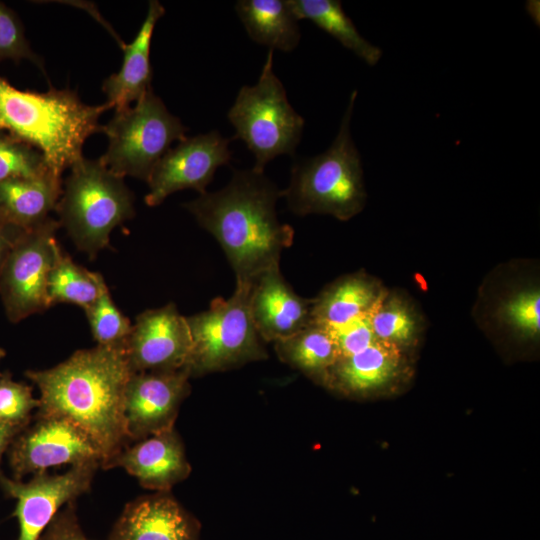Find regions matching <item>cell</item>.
<instances>
[{"label":"cell","instance_id":"cell-1","mask_svg":"<svg viewBox=\"0 0 540 540\" xmlns=\"http://www.w3.org/2000/svg\"><path fill=\"white\" fill-rule=\"evenodd\" d=\"M133 371L124 348L97 345L25 376L40 392L36 413L68 418L84 430L103 455L102 466L130 444L124 401Z\"/></svg>","mask_w":540,"mask_h":540},{"label":"cell","instance_id":"cell-2","mask_svg":"<svg viewBox=\"0 0 540 540\" xmlns=\"http://www.w3.org/2000/svg\"><path fill=\"white\" fill-rule=\"evenodd\" d=\"M279 198L281 190L264 172L234 170L226 186L183 206L217 240L236 283H251L279 266L282 252L293 243L294 229L277 216Z\"/></svg>","mask_w":540,"mask_h":540},{"label":"cell","instance_id":"cell-3","mask_svg":"<svg viewBox=\"0 0 540 540\" xmlns=\"http://www.w3.org/2000/svg\"><path fill=\"white\" fill-rule=\"evenodd\" d=\"M109 109L106 102L85 104L69 89L22 91L0 77V130L38 149L60 176L83 157L85 141L101 131L99 118Z\"/></svg>","mask_w":540,"mask_h":540},{"label":"cell","instance_id":"cell-4","mask_svg":"<svg viewBox=\"0 0 540 540\" xmlns=\"http://www.w3.org/2000/svg\"><path fill=\"white\" fill-rule=\"evenodd\" d=\"M356 97L354 90L329 148L292 165L281 197L293 214H327L347 221L363 210L367 198L363 168L350 130Z\"/></svg>","mask_w":540,"mask_h":540},{"label":"cell","instance_id":"cell-5","mask_svg":"<svg viewBox=\"0 0 540 540\" xmlns=\"http://www.w3.org/2000/svg\"><path fill=\"white\" fill-rule=\"evenodd\" d=\"M56 206L60 226L75 246L94 259L109 245L112 230L135 215L134 195L123 177L99 159L71 166Z\"/></svg>","mask_w":540,"mask_h":540},{"label":"cell","instance_id":"cell-6","mask_svg":"<svg viewBox=\"0 0 540 540\" xmlns=\"http://www.w3.org/2000/svg\"><path fill=\"white\" fill-rule=\"evenodd\" d=\"M251 283H236L231 297H217L208 309L186 317L192 347L185 369L190 377L222 372L267 358L249 309Z\"/></svg>","mask_w":540,"mask_h":540},{"label":"cell","instance_id":"cell-7","mask_svg":"<svg viewBox=\"0 0 540 540\" xmlns=\"http://www.w3.org/2000/svg\"><path fill=\"white\" fill-rule=\"evenodd\" d=\"M227 118L235 128V138L254 155V171L263 173L275 157L295 153L305 120L291 106L274 72L273 50L267 53L257 83L240 88Z\"/></svg>","mask_w":540,"mask_h":540},{"label":"cell","instance_id":"cell-8","mask_svg":"<svg viewBox=\"0 0 540 540\" xmlns=\"http://www.w3.org/2000/svg\"><path fill=\"white\" fill-rule=\"evenodd\" d=\"M186 131L187 127L150 88L134 106L115 111L113 118L101 126L108 146L99 160L118 176L147 182L171 144L186 138Z\"/></svg>","mask_w":540,"mask_h":540},{"label":"cell","instance_id":"cell-9","mask_svg":"<svg viewBox=\"0 0 540 540\" xmlns=\"http://www.w3.org/2000/svg\"><path fill=\"white\" fill-rule=\"evenodd\" d=\"M59 221L19 229L0 267V297L11 323L50 307L47 284L57 246Z\"/></svg>","mask_w":540,"mask_h":540},{"label":"cell","instance_id":"cell-10","mask_svg":"<svg viewBox=\"0 0 540 540\" xmlns=\"http://www.w3.org/2000/svg\"><path fill=\"white\" fill-rule=\"evenodd\" d=\"M7 455L17 480L55 466L95 463L101 468L103 463L100 449L78 425L62 416L37 413L13 439Z\"/></svg>","mask_w":540,"mask_h":540},{"label":"cell","instance_id":"cell-11","mask_svg":"<svg viewBox=\"0 0 540 540\" xmlns=\"http://www.w3.org/2000/svg\"><path fill=\"white\" fill-rule=\"evenodd\" d=\"M98 464L71 466L63 474L47 471L33 475L28 481L9 478L0 472V488L16 500L13 516L17 518V540H39L45 529L68 503L88 492Z\"/></svg>","mask_w":540,"mask_h":540},{"label":"cell","instance_id":"cell-12","mask_svg":"<svg viewBox=\"0 0 540 540\" xmlns=\"http://www.w3.org/2000/svg\"><path fill=\"white\" fill-rule=\"evenodd\" d=\"M230 141L216 130L179 141L153 168L146 204L158 206L170 194L184 189L206 192L216 170L231 161Z\"/></svg>","mask_w":540,"mask_h":540},{"label":"cell","instance_id":"cell-13","mask_svg":"<svg viewBox=\"0 0 540 540\" xmlns=\"http://www.w3.org/2000/svg\"><path fill=\"white\" fill-rule=\"evenodd\" d=\"M186 369L133 373L124 401L130 443L174 428L183 401L191 392Z\"/></svg>","mask_w":540,"mask_h":540},{"label":"cell","instance_id":"cell-14","mask_svg":"<svg viewBox=\"0 0 540 540\" xmlns=\"http://www.w3.org/2000/svg\"><path fill=\"white\" fill-rule=\"evenodd\" d=\"M192 347L190 328L174 303L140 313L125 343L133 373L185 369Z\"/></svg>","mask_w":540,"mask_h":540},{"label":"cell","instance_id":"cell-15","mask_svg":"<svg viewBox=\"0 0 540 540\" xmlns=\"http://www.w3.org/2000/svg\"><path fill=\"white\" fill-rule=\"evenodd\" d=\"M107 540H201L199 520L170 492L128 502Z\"/></svg>","mask_w":540,"mask_h":540},{"label":"cell","instance_id":"cell-16","mask_svg":"<svg viewBox=\"0 0 540 540\" xmlns=\"http://www.w3.org/2000/svg\"><path fill=\"white\" fill-rule=\"evenodd\" d=\"M116 467L125 469L143 488L154 492H170L192 471L175 428L130 443L102 469Z\"/></svg>","mask_w":540,"mask_h":540},{"label":"cell","instance_id":"cell-17","mask_svg":"<svg viewBox=\"0 0 540 540\" xmlns=\"http://www.w3.org/2000/svg\"><path fill=\"white\" fill-rule=\"evenodd\" d=\"M312 299L299 296L284 279L280 266L251 282L249 309L264 342L288 338L311 323Z\"/></svg>","mask_w":540,"mask_h":540},{"label":"cell","instance_id":"cell-18","mask_svg":"<svg viewBox=\"0 0 540 540\" xmlns=\"http://www.w3.org/2000/svg\"><path fill=\"white\" fill-rule=\"evenodd\" d=\"M405 368L403 351L376 339L364 350L339 358L325 386L348 396H364L396 382Z\"/></svg>","mask_w":540,"mask_h":540},{"label":"cell","instance_id":"cell-19","mask_svg":"<svg viewBox=\"0 0 540 540\" xmlns=\"http://www.w3.org/2000/svg\"><path fill=\"white\" fill-rule=\"evenodd\" d=\"M164 14L165 8L159 1H149L146 17L134 40L122 46L124 56L119 71L104 80L102 91L106 103L115 111L130 107L152 88L151 40L156 23Z\"/></svg>","mask_w":540,"mask_h":540},{"label":"cell","instance_id":"cell-20","mask_svg":"<svg viewBox=\"0 0 540 540\" xmlns=\"http://www.w3.org/2000/svg\"><path fill=\"white\" fill-rule=\"evenodd\" d=\"M386 292L379 281L364 272L328 284L311 305V322L333 330L369 314Z\"/></svg>","mask_w":540,"mask_h":540},{"label":"cell","instance_id":"cell-21","mask_svg":"<svg viewBox=\"0 0 540 540\" xmlns=\"http://www.w3.org/2000/svg\"><path fill=\"white\" fill-rule=\"evenodd\" d=\"M62 190L61 176L54 171L0 181V212L8 225L23 230L33 228L56 209Z\"/></svg>","mask_w":540,"mask_h":540},{"label":"cell","instance_id":"cell-22","mask_svg":"<svg viewBox=\"0 0 540 540\" xmlns=\"http://www.w3.org/2000/svg\"><path fill=\"white\" fill-rule=\"evenodd\" d=\"M235 11L254 42L283 52L298 46L299 20L288 0H239Z\"/></svg>","mask_w":540,"mask_h":540},{"label":"cell","instance_id":"cell-23","mask_svg":"<svg viewBox=\"0 0 540 540\" xmlns=\"http://www.w3.org/2000/svg\"><path fill=\"white\" fill-rule=\"evenodd\" d=\"M274 350L283 363L323 385L339 359L331 332L313 322L294 335L274 342Z\"/></svg>","mask_w":540,"mask_h":540},{"label":"cell","instance_id":"cell-24","mask_svg":"<svg viewBox=\"0 0 540 540\" xmlns=\"http://www.w3.org/2000/svg\"><path fill=\"white\" fill-rule=\"evenodd\" d=\"M288 3L298 20L311 21L368 65L379 62L383 51L358 32L339 0H288Z\"/></svg>","mask_w":540,"mask_h":540},{"label":"cell","instance_id":"cell-25","mask_svg":"<svg viewBox=\"0 0 540 540\" xmlns=\"http://www.w3.org/2000/svg\"><path fill=\"white\" fill-rule=\"evenodd\" d=\"M106 288L101 274L78 265L60 245L57 246L47 284L50 307L58 303H68L85 310Z\"/></svg>","mask_w":540,"mask_h":540},{"label":"cell","instance_id":"cell-26","mask_svg":"<svg viewBox=\"0 0 540 540\" xmlns=\"http://www.w3.org/2000/svg\"><path fill=\"white\" fill-rule=\"evenodd\" d=\"M377 340L404 352L418 341L422 321L413 305L399 293L385 292L369 315Z\"/></svg>","mask_w":540,"mask_h":540},{"label":"cell","instance_id":"cell-27","mask_svg":"<svg viewBox=\"0 0 540 540\" xmlns=\"http://www.w3.org/2000/svg\"><path fill=\"white\" fill-rule=\"evenodd\" d=\"M84 312L97 345L125 347L132 324L115 305L108 287Z\"/></svg>","mask_w":540,"mask_h":540},{"label":"cell","instance_id":"cell-28","mask_svg":"<svg viewBox=\"0 0 540 540\" xmlns=\"http://www.w3.org/2000/svg\"><path fill=\"white\" fill-rule=\"evenodd\" d=\"M53 171L32 145L0 130V181L30 178Z\"/></svg>","mask_w":540,"mask_h":540},{"label":"cell","instance_id":"cell-29","mask_svg":"<svg viewBox=\"0 0 540 540\" xmlns=\"http://www.w3.org/2000/svg\"><path fill=\"white\" fill-rule=\"evenodd\" d=\"M499 318L511 331L525 339H536L540 332V292L538 287L523 288L502 302Z\"/></svg>","mask_w":540,"mask_h":540},{"label":"cell","instance_id":"cell-30","mask_svg":"<svg viewBox=\"0 0 540 540\" xmlns=\"http://www.w3.org/2000/svg\"><path fill=\"white\" fill-rule=\"evenodd\" d=\"M40 401L35 399L32 387L13 380L9 371L0 377V423L23 430L33 419Z\"/></svg>","mask_w":540,"mask_h":540},{"label":"cell","instance_id":"cell-31","mask_svg":"<svg viewBox=\"0 0 540 540\" xmlns=\"http://www.w3.org/2000/svg\"><path fill=\"white\" fill-rule=\"evenodd\" d=\"M27 59L44 71L43 60L31 49L21 21L0 2V61Z\"/></svg>","mask_w":540,"mask_h":540},{"label":"cell","instance_id":"cell-32","mask_svg":"<svg viewBox=\"0 0 540 540\" xmlns=\"http://www.w3.org/2000/svg\"><path fill=\"white\" fill-rule=\"evenodd\" d=\"M369 315L370 313L356 318L339 328L329 330L336 343L339 358L358 353L376 340Z\"/></svg>","mask_w":540,"mask_h":540},{"label":"cell","instance_id":"cell-33","mask_svg":"<svg viewBox=\"0 0 540 540\" xmlns=\"http://www.w3.org/2000/svg\"><path fill=\"white\" fill-rule=\"evenodd\" d=\"M39 540H91L81 528L75 502L66 504L57 513Z\"/></svg>","mask_w":540,"mask_h":540},{"label":"cell","instance_id":"cell-34","mask_svg":"<svg viewBox=\"0 0 540 540\" xmlns=\"http://www.w3.org/2000/svg\"><path fill=\"white\" fill-rule=\"evenodd\" d=\"M21 431L22 430L18 428L0 423V464H1V460L4 453H7V450L10 444L12 443L13 439ZM0 472H1V469H0Z\"/></svg>","mask_w":540,"mask_h":540},{"label":"cell","instance_id":"cell-35","mask_svg":"<svg viewBox=\"0 0 540 540\" xmlns=\"http://www.w3.org/2000/svg\"><path fill=\"white\" fill-rule=\"evenodd\" d=\"M18 230L19 228L11 225L0 230V267Z\"/></svg>","mask_w":540,"mask_h":540},{"label":"cell","instance_id":"cell-36","mask_svg":"<svg viewBox=\"0 0 540 540\" xmlns=\"http://www.w3.org/2000/svg\"><path fill=\"white\" fill-rule=\"evenodd\" d=\"M7 226H9L4 218V216L2 215V213L0 212V230H3L5 229Z\"/></svg>","mask_w":540,"mask_h":540},{"label":"cell","instance_id":"cell-37","mask_svg":"<svg viewBox=\"0 0 540 540\" xmlns=\"http://www.w3.org/2000/svg\"><path fill=\"white\" fill-rule=\"evenodd\" d=\"M6 351L3 348H0V361L5 357ZM2 375V372H0V377Z\"/></svg>","mask_w":540,"mask_h":540}]
</instances>
